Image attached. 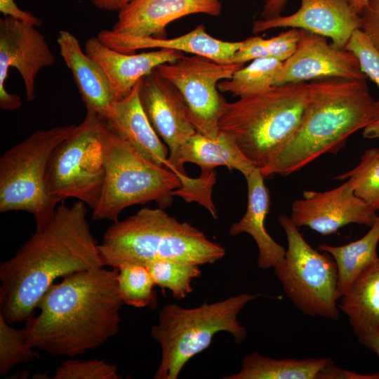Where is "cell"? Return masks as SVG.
I'll list each match as a JSON object with an SVG mask.
<instances>
[{
  "instance_id": "cell-12",
  "label": "cell",
  "mask_w": 379,
  "mask_h": 379,
  "mask_svg": "<svg viewBox=\"0 0 379 379\" xmlns=\"http://www.w3.org/2000/svg\"><path fill=\"white\" fill-rule=\"evenodd\" d=\"M55 57L45 36L32 24L11 16L0 19V107L18 109L21 98L9 93L5 86L10 67L20 74L26 100L35 99V79L39 72L55 64Z\"/></svg>"
},
{
  "instance_id": "cell-34",
  "label": "cell",
  "mask_w": 379,
  "mask_h": 379,
  "mask_svg": "<svg viewBox=\"0 0 379 379\" xmlns=\"http://www.w3.org/2000/svg\"><path fill=\"white\" fill-rule=\"evenodd\" d=\"M302 29L291 28L270 39H264V45L268 58L281 62L288 59L296 51Z\"/></svg>"
},
{
  "instance_id": "cell-26",
  "label": "cell",
  "mask_w": 379,
  "mask_h": 379,
  "mask_svg": "<svg viewBox=\"0 0 379 379\" xmlns=\"http://www.w3.org/2000/svg\"><path fill=\"white\" fill-rule=\"evenodd\" d=\"M379 215L375 222L361 238L343 246L320 244L319 251L329 253L338 268L337 296L339 300L357 277L379 256Z\"/></svg>"
},
{
  "instance_id": "cell-19",
  "label": "cell",
  "mask_w": 379,
  "mask_h": 379,
  "mask_svg": "<svg viewBox=\"0 0 379 379\" xmlns=\"http://www.w3.org/2000/svg\"><path fill=\"white\" fill-rule=\"evenodd\" d=\"M97 37L107 46L121 53H134L138 50L154 48L169 49L203 56L222 64L232 63L234 53L242 45V41H226L213 37L202 24L190 32L172 39L121 36L110 29L101 30Z\"/></svg>"
},
{
  "instance_id": "cell-24",
  "label": "cell",
  "mask_w": 379,
  "mask_h": 379,
  "mask_svg": "<svg viewBox=\"0 0 379 379\" xmlns=\"http://www.w3.org/2000/svg\"><path fill=\"white\" fill-rule=\"evenodd\" d=\"M180 161L183 167L185 163L195 164L201 168V171L226 166L240 171L244 177L255 168L235 140L221 131L215 140L197 131L183 145Z\"/></svg>"
},
{
  "instance_id": "cell-8",
  "label": "cell",
  "mask_w": 379,
  "mask_h": 379,
  "mask_svg": "<svg viewBox=\"0 0 379 379\" xmlns=\"http://www.w3.org/2000/svg\"><path fill=\"white\" fill-rule=\"evenodd\" d=\"M64 125L38 130L5 151L0 157V212L32 214L36 228L46 225L58 204L47 193L46 176L56 147L77 129Z\"/></svg>"
},
{
  "instance_id": "cell-22",
  "label": "cell",
  "mask_w": 379,
  "mask_h": 379,
  "mask_svg": "<svg viewBox=\"0 0 379 379\" xmlns=\"http://www.w3.org/2000/svg\"><path fill=\"white\" fill-rule=\"evenodd\" d=\"M245 178L248 187L246 211L239 221L231 225L229 233L232 236L241 233L251 235L258 248V267L274 269L283 262L286 250L272 238L265 227L270 206L269 190L265 185L260 168H254Z\"/></svg>"
},
{
  "instance_id": "cell-5",
  "label": "cell",
  "mask_w": 379,
  "mask_h": 379,
  "mask_svg": "<svg viewBox=\"0 0 379 379\" xmlns=\"http://www.w3.org/2000/svg\"><path fill=\"white\" fill-rule=\"evenodd\" d=\"M307 97L308 81H301L274 85L261 93L227 102L220 130L261 168L300 127Z\"/></svg>"
},
{
  "instance_id": "cell-30",
  "label": "cell",
  "mask_w": 379,
  "mask_h": 379,
  "mask_svg": "<svg viewBox=\"0 0 379 379\" xmlns=\"http://www.w3.org/2000/svg\"><path fill=\"white\" fill-rule=\"evenodd\" d=\"M350 180L355 194L368 206L379 211V149H366L359 164L351 171L335 177Z\"/></svg>"
},
{
  "instance_id": "cell-41",
  "label": "cell",
  "mask_w": 379,
  "mask_h": 379,
  "mask_svg": "<svg viewBox=\"0 0 379 379\" xmlns=\"http://www.w3.org/2000/svg\"><path fill=\"white\" fill-rule=\"evenodd\" d=\"M361 345L379 357V331H374L358 337Z\"/></svg>"
},
{
  "instance_id": "cell-21",
  "label": "cell",
  "mask_w": 379,
  "mask_h": 379,
  "mask_svg": "<svg viewBox=\"0 0 379 379\" xmlns=\"http://www.w3.org/2000/svg\"><path fill=\"white\" fill-rule=\"evenodd\" d=\"M140 81L126 96L114 102L105 119L114 132L143 157L168 168V149L142 108L139 97Z\"/></svg>"
},
{
  "instance_id": "cell-40",
  "label": "cell",
  "mask_w": 379,
  "mask_h": 379,
  "mask_svg": "<svg viewBox=\"0 0 379 379\" xmlns=\"http://www.w3.org/2000/svg\"><path fill=\"white\" fill-rule=\"evenodd\" d=\"M98 9L107 11H119L133 0H89Z\"/></svg>"
},
{
  "instance_id": "cell-29",
  "label": "cell",
  "mask_w": 379,
  "mask_h": 379,
  "mask_svg": "<svg viewBox=\"0 0 379 379\" xmlns=\"http://www.w3.org/2000/svg\"><path fill=\"white\" fill-rule=\"evenodd\" d=\"M156 286L171 291L176 300H182L192 293V281L201 277L199 265L170 260H158L148 264Z\"/></svg>"
},
{
  "instance_id": "cell-36",
  "label": "cell",
  "mask_w": 379,
  "mask_h": 379,
  "mask_svg": "<svg viewBox=\"0 0 379 379\" xmlns=\"http://www.w3.org/2000/svg\"><path fill=\"white\" fill-rule=\"evenodd\" d=\"M263 41L264 38L259 36H251L242 41V45L234 53L232 63L244 65L248 61L268 58Z\"/></svg>"
},
{
  "instance_id": "cell-2",
  "label": "cell",
  "mask_w": 379,
  "mask_h": 379,
  "mask_svg": "<svg viewBox=\"0 0 379 379\" xmlns=\"http://www.w3.org/2000/svg\"><path fill=\"white\" fill-rule=\"evenodd\" d=\"M103 267L69 274L48 288L37 306L39 314L25 322L27 340L33 347L73 358L117 335L124 305L118 270Z\"/></svg>"
},
{
  "instance_id": "cell-27",
  "label": "cell",
  "mask_w": 379,
  "mask_h": 379,
  "mask_svg": "<svg viewBox=\"0 0 379 379\" xmlns=\"http://www.w3.org/2000/svg\"><path fill=\"white\" fill-rule=\"evenodd\" d=\"M282 65L283 62L273 58L253 60L237 69L231 78L220 81L218 88L239 98L261 93L274 85Z\"/></svg>"
},
{
  "instance_id": "cell-3",
  "label": "cell",
  "mask_w": 379,
  "mask_h": 379,
  "mask_svg": "<svg viewBox=\"0 0 379 379\" xmlns=\"http://www.w3.org/2000/svg\"><path fill=\"white\" fill-rule=\"evenodd\" d=\"M379 119L378 100L366 79L325 77L308 82L301 124L260 168L265 178L288 175L324 154H336L347 138Z\"/></svg>"
},
{
  "instance_id": "cell-11",
  "label": "cell",
  "mask_w": 379,
  "mask_h": 379,
  "mask_svg": "<svg viewBox=\"0 0 379 379\" xmlns=\"http://www.w3.org/2000/svg\"><path fill=\"white\" fill-rule=\"evenodd\" d=\"M243 66L185 55L175 61L160 65L155 70L180 92L196 131L215 140L220 132V119L227 102L220 93L218 84L231 78Z\"/></svg>"
},
{
  "instance_id": "cell-18",
  "label": "cell",
  "mask_w": 379,
  "mask_h": 379,
  "mask_svg": "<svg viewBox=\"0 0 379 379\" xmlns=\"http://www.w3.org/2000/svg\"><path fill=\"white\" fill-rule=\"evenodd\" d=\"M84 51L105 72L117 100L126 96L142 78L160 65L175 61L185 55L182 52L169 49L140 53H121L103 44L97 36L86 41Z\"/></svg>"
},
{
  "instance_id": "cell-39",
  "label": "cell",
  "mask_w": 379,
  "mask_h": 379,
  "mask_svg": "<svg viewBox=\"0 0 379 379\" xmlns=\"http://www.w3.org/2000/svg\"><path fill=\"white\" fill-rule=\"evenodd\" d=\"M287 0H266L261 12V18H269L281 14Z\"/></svg>"
},
{
  "instance_id": "cell-33",
  "label": "cell",
  "mask_w": 379,
  "mask_h": 379,
  "mask_svg": "<svg viewBox=\"0 0 379 379\" xmlns=\"http://www.w3.org/2000/svg\"><path fill=\"white\" fill-rule=\"evenodd\" d=\"M345 49L357 56L362 72L375 82L379 88V51L359 29L353 32ZM378 105L379 107V100Z\"/></svg>"
},
{
  "instance_id": "cell-9",
  "label": "cell",
  "mask_w": 379,
  "mask_h": 379,
  "mask_svg": "<svg viewBox=\"0 0 379 379\" xmlns=\"http://www.w3.org/2000/svg\"><path fill=\"white\" fill-rule=\"evenodd\" d=\"M107 124L86 110L75 131L53 152L46 176L48 194L58 204L74 198L93 210L100 199L105 176Z\"/></svg>"
},
{
  "instance_id": "cell-10",
  "label": "cell",
  "mask_w": 379,
  "mask_h": 379,
  "mask_svg": "<svg viewBox=\"0 0 379 379\" xmlns=\"http://www.w3.org/2000/svg\"><path fill=\"white\" fill-rule=\"evenodd\" d=\"M288 242L283 262L274 272L293 303L305 315L333 320L340 317L338 274L333 257L314 249L290 217L279 216Z\"/></svg>"
},
{
  "instance_id": "cell-25",
  "label": "cell",
  "mask_w": 379,
  "mask_h": 379,
  "mask_svg": "<svg viewBox=\"0 0 379 379\" xmlns=\"http://www.w3.org/2000/svg\"><path fill=\"white\" fill-rule=\"evenodd\" d=\"M331 359H273L258 352L246 355L240 370L223 379H317Z\"/></svg>"
},
{
  "instance_id": "cell-31",
  "label": "cell",
  "mask_w": 379,
  "mask_h": 379,
  "mask_svg": "<svg viewBox=\"0 0 379 379\" xmlns=\"http://www.w3.org/2000/svg\"><path fill=\"white\" fill-rule=\"evenodd\" d=\"M39 354L27 342L24 328H13L0 314V375H6L19 364L32 361Z\"/></svg>"
},
{
  "instance_id": "cell-15",
  "label": "cell",
  "mask_w": 379,
  "mask_h": 379,
  "mask_svg": "<svg viewBox=\"0 0 379 379\" xmlns=\"http://www.w3.org/2000/svg\"><path fill=\"white\" fill-rule=\"evenodd\" d=\"M325 77L351 80L367 78L352 52L335 48L326 37L302 30L296 51L283 62L274 85Z\"/></svg>"
},
{
  "instance_id": "cell-13",
  "label": "cell",
  "mask_w": 379,
  "mask_h": 379,
  "mask_svg": "<svg viewBox=\"0 0 379 379\" xmlns=\"http://www.w3.org/2000/svg\"><path fill=\"white\" fill-rule=\"evenodd\" d=\"M139 97L153 128L168 149V168L182 182L189 176L180 164L181 151L197 132L182 96L154 69L140 79Z\"/></svg>"
},
{
  "instance_id": "cell-32",
  "label": "cell",
  "mask_w": 379,
  "mask_h": 379,
  "mask_svg": "<svg viewBox=\"0 0 379 379\" xmlns=\"http://www.w3.org/2000/svg\"><path fill=\"white\" fill-rule=\"evenodd\" d=\"M53 379H120L115 364L102 359H67L55 371Z\"/></svg>"
},
{
  "instance_id": "cell-14",
  "label": "cell",
  "mask_w": 379,
  "mask_h": 379,
  "mask_svg": "<svg viewBox=\"0 0 379 379\" xmlns=\"http://www.w3.org/2000/svg\"><path fill=\"white\" fill-rule=\"evenodd\" d=\"M377 211L358 197L350 180L324 192H303V199L291 204L290 218L298 227L311 230L327 236L352 223L371 227L376 221Z\"/></svg>"
},
{
  "instance_id": "cell-43",
  "label": "cell",
  "mask_w": 379,
  "mask_h": 379,
  "mask_svg": "<svg viewBox=\"0 0 379 379\" xmlns=\"http://www.w3.org/2000/svg\"><path fill=\"white\" fill-rule=\"evenodd\" d=\"M352 9L359 15L368 4V0H349Z\"/></svg>"
},
{
  "instance_id": "cell-17",
  "label": "cell",
  "mask_w": 379,
  "mask_h": 379,
  "mask_svg": "<svg viewBox=\"0 0 379 379\" xmlns=\"http://www.w3.org/2000/svg\"><path fill=\"white\" fill-rule=\"evenodd\" d=\"M221 0H133L119 11L113 33L137 38H167L168 25L182 17L205 14L217 17Z\"/></svg>"
},
{
  "instance_id": "cell-6",
  "label": "cell",
  "mask_w": 379,
  "mask_h": 379,
  "mask_svg": "<svg viewBox=\"0 0 379 379\" xmlns=\"http://www.w3.org/2000/svg\"><path fill=\"white\" fill-rule=\"evenodd\" d=\"M258 295L244 293L193 308L165 305L159 312L157 324L150 329L161 353L153 378L177 379L185 365L210 346L217 333L227 332L237 343H243L247 331L237 316Z\"/></svg>"
},
{
  "instance_id": "cell-7",
  "label": "cell",
  "mask_w": 379,
  "mask_h": 379,
  "mask_svg": "<svg viewBox=\"0 0 379 379\" xmlns=\"http://www.w3.org/2000/svg\"><path fill=\"white\" fill-rule=\"evenodd\" d=\"M180 187L173 171L143 157L108 126L105 176L100 199L92 210L93 220L116 222L125 208L151 201L166 208L173 201V192Z\"/></svg>"
},
{
  "instance_id": "cell-35",
  "label": "cell",
  "mask_w": 379,
  "mask_h": 379,
  "mask_svg": "<svg viewBox=\"0 0 379 379\" xmlns=\"http://www.w3.org/2000/svg\"><path fill=\"white\" fill-rule=\"evenodd\" d=\"M359 15V29L379 51V0H368V4Z\"/></svg>"
},
{
  "instance_id": "cell-20",
  "label": "cell",
  "mask_w": 379,
  "mask_h": 379,
  "mask_svg": "<svg viewBox=\"0 0 379 379\" xmlns=\"http://www.w3.org/2000/svg\"><path fill=\"white\" fill-rule=\"evenodd\" d=\"M57 43L86 110L105 119L117 100L105 72L82 50L77 38L69 31L60 30Z\"/></svg>"
},
{
  "instance_id": "cell-37",
  "label": "cell",
  "mask_w": 379,
  "mask_h": 379,
  "mask_svg": "<svg viewBox=\"0 0 379 379\" xmlns=\"http://www.w3.org/2000/svg\"><path fill=\"white\" fill-rule=\"evenodd\" d=\"M317 379H379V371L373 374H360L340 368L332 362L319 373Z\"/></svg>"
},
{
  "instance_id": "cell-38",
  "label": "cell",
  "mask_w": 379,
  "mask_h": 379,
  "mask_svg": "<svg viewBox=\"0 0 379 379\" xmlns=\"http://www.w3.org/2000/svg\"><path fill=\"white\" fill-rule=\"evenodd\" d=\"M0 12L5 16L18 18L36 27L40 26L42 23L41 19L28 11L20 9L14 0H0Z\"/></svg>"
},
{
  "instance_id": "cell-1",
  "label": "cell",
  "mask_w": 379,
  "mask_h": 379,
  "mask_svg": "<svg viewBox=\"0 0 379 379\" xmlns=\"http://www.w3.org/2000/svg\"><path fill=\"white\" fill-rule=\"evenodd\" d=\"M86 205L58 204L49 222L0 265V314L13 325L25 322L54 281L104 266L87 220Z\"/></svg>"
},
{
  "instance_id": "cell-4",
  "label": "cell",
  "mask_w": 379,
  "mask_h": 379,
  "mask_svg": "<svg viewBox=\"0 0 379 379\" xmlns=\"http://www.w3.org/2000/svg\"><path fill=\"white\" fill-rule=\"evenodd\" d=\"M99 250L104 266L117 270L124 264L147 266L158 260L198 265L222 259L225 248L199 229L180 222L164 208H142L105 231Z\"/></svg>"
},
{
  "instance_id": "cell-23",
  "label": "cell",
  "mask_w": 379,
  "mask_h": 379,
  "mask_svg": "<svg viewBox=\"0 0 379 379\" xmlns=\"http://www.w3.org/2000/svg\"><path fill=\"white\" fill-rule=\"evenodd\" d=\"M357 337L379 331V257L365 268L338 300Z\"/></svg>"
},
{
  "instance_id": "cell-42",
  "label": "cell",
  "mask_w": 379,
  "mask_h": 379,
  "mask_svg": "<svg viewBox=\"0 0 379 379\" xmlns=\"http://www.w3.org/2000/svg\"><path fill=\"white\" fill-rule=\"evenodd\" d=\"M363 136L369 139L379 138V120L364 128Z\"/></svg>"
},
{
  "instance_id": "cell-28",
  "label": "cell",
  "mask_w": 379,
  "mask_h": 379,
  "mask_svg": "<svg viewBox=\"0 0 379 379\" xmlns=\"http://www.w3.org/2000/svg\"><path fill=\"white\" fill-rule=\"evenodd\" d=\"M117 270L118 291L124 304L138 308L157 307L156 284L145 266L124 264Z\"/></svg>"
},
{
  "instance_id": "cell-16",
  "label": "cell",
  "mask_w": 379,
  "mask_h": 379,
  "mask_svg": "<svg viewBox=\"0 0 379 379\" xmlns=\"http://www.w3.org/2000/svg\"><path fill=\"white\" fill-rule=\"evenodd\" d=\"M298 10L288 15H277L253 21L254 34L274 28L291 27L331 39V45L345 49L353 32L360 29L361 18L349 0H300Z\"/></svg>"
}]
</instances>
